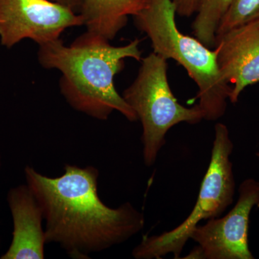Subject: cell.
I'll use <instances>...</instances> for the list:
<instances>
[{"mask_svg": "<svg viewBox=\"0 0 259 259\" xmlns=\"http://www.w3.org/2000/svg\"><path fill=\"white\" fill-rule=\"evenodd\" d=\"M25 175L44 212L47 244L56 243L71 258H90L144 229V213L132 204L111 208L102 202L95 167L66 164L62 175L51 178L28 166Z\"/></svg>", "mask_w": 259, "mask_h": 259, "instance_id": "cell-1", "label": "cell"}, {"mask_svg": "<svg viewBox=\"0 0 259 259\" xmlns=\"http://www.w3.org/2000/svg\"><path fill=\"white\" fill-rule=\"evenodd\" d=\"M105 37L87 31L66 47L61 39L39 46L38 61L46 69L61 73V95L70 106L100 120L114 111L131 122L138 120L134 110L116 90L114 79L125 66V59L141 61L139 39L114 47Z\"/></svg>", "mask_w": 259, "mask_h": 259, "instance_id": "cell-2", "label": "cell"}, {"mask_svg": "<svg viewBox=\"0 0 259 259\" xmlns=\"http://www.w3.org/2000/svg\"><path fill=\"white\" fill-rule=\"evenodd\" d=\"M176 14L171 0H148L146 8L134 16L135 22L149 37L153 52L176 61L197 85L196 99L204 120H217L226 113L231 87L221 75L216 51L182 33L177 28Z\"/></svg>", "mask_w": 259, "mask_h": 259, "instance_id": "cell-3", "label": "cell"}, {"mask_svg": "<svg viewBox=\"0 0 259 259\" xmlns=\"http://www.w3.org/2000/svg\"><path fill=\"white\" fill-rule=\"evenodd\" d=\"M167 69L166 59L154 52L149 54L142 59L137 77L122 95L142 124L143 157L147 166L156 163L172 127L182 122L195 125L204 120L198 104L187 107L178 102L168 83Z\"/></svg>", "mask_w": 259, "mask_h": 259, "instance_id": "cell-4", "label": "cell"}, {"mask_svg": "<svg viewBox=\"0 0 259 259\" xmlns=\"http://www.w3.org/2000/svg\"><path fill=\"white\" fill-rule=\"evenodd\" d=\"M233 147L228 127L223 123L216 124L210 161L192 212L171 231L145 236L133 250L134 258L158 259L167 254L180 258L192 230L199 223L223 215L233 204L236 190L231 161Z\"/></svg>", "mask_w": 259, "mask_h": 259, "instance_id": "cell-5", "label": "cell"}, {"mask_svg": "<svg viewBox=\"0 0 259 259\" xmlns=\"http://www.w3.org/2000/svg\"><path fill=\"white\" fill-rule=\"evenodd\" d=\"M83 25L79 13L52 0H0V40L8 49L25 38L44 45Z\"/></svg>", "mask_w": 259, "mask_h": 259, "instance_id": "cell-6", "label": "cell"}, {"mask_svg": "<svg viewBox=\"0 0 259 259\" xmlns=\"http://www.w3.org/2000/svg\"><path fill=\"white\" fill-rule=\"evenodd\" d=\"M238 201L223 217L209 220L192 230L202 259H253L248 246L250 214L259 207V182L249 178L238 189Z\"/></svg>", "mask_w": 259, "mask_h": 259, "instance_id": "cell-7", "label": "cell"}, {"mask_svg": "<svg viewBox=\"0 0 259 259\" xmlns=\"http://www.w3.org/2000/svg\"><path fill=\"white\" fill-rule=\"evenodd\" d=\"M218 67L232 91L229 100L238 102L247 87L259 82V18L216 37Z\"/></svg>", "mask_w": 259, "mask_h": 259, "instance_id": "cell-8", "label": "cell"}, {"mask_svg": "<svg viewBox=\"0 0 259 259\" xmlns=\"http://www.w3.org/2000/svg\"><path fill=\"white\" fill-rule=\"evenodd\" d=\"M8 203L13 216V241L3 259L45 258V231L44 212L28 185L10 190Z\"/></svg>", "mask_w": 259, "mask_h": 259, "instance_id": "cell-9", "label": "cell"}, {"mask_svg": "<svg viewBox=\"0 0 259 259\" xmlns=\"http://www.w3.org/2000/svg\"><path fill=\"white\" fill-rule=\"evenodd\" d=\"M148 0H82L79 14L88 31L108 40L125 28L130 16H136Z\"/></svg>", "mask_w": 259, "mask_h": 259, "instance_id": "cell-10", "label": "cell"}, {"mask_svg": "<svg viewBox=\"0 0 259 259\" xmlns=\"http://www.w3.org/2000/svg\"><path fill=\"white\" fill-rule=\"evenodd\" d=\"M232 0H202L192 23L194 37L208 48L214 47L218 25Z\"/></svg>", "mask_w": 259, "mask_h": 259, "instance_id": "cell-11", "label": "cell"}, {"mask_svg": "<svg viewBox=\"0 0 259 259\" xmlns=\"http://www.w3.org/2000/svg\"><path fill=\"white\" fill-rule=\"evenodd\" d=\"M259 18V0H232L218 25V35Z\"/></svg>", "mask_w": 259, "mask_h": 259, "instance_id": "cell-12", "label": "cell"}, {"mask_svg": "<svg viewBox=\"0 0 259 259\" xmlns=\"http://www.w3.org/2000/svg\"><path fill=\"white\" fill-rule=\"evenodd\" d=\"M177 14L182 17H191L197 14L202 0H171Z\"/></svg>", "mask_w": 259, "mask_h": 259, "instance_id": "cell-13", "label": "cell"}, {"mask_svg": "<svg viewBox=\"0 0 259 259\" xmlns=\"http://www.w3.org/2000/svg\"><path fill=\"white\" fill-rule=\"evenodd\" d=\"M52 1L68 7L78 13H79L81 3H82V0H52Z\"/></svg>", "mask_w": 259, "mask_h": 259, "instance_id": "cell-14", "label": "cell"}, {"mask_svg": "<svg viewBox=\"0 0 259 259\" xmlns=\"http://www.w3.org/2000/svg\"><path fill=\"white\" fill-rule=\"evenodd\" d=\"M256 156L259 158V152L256 153Z\"/></svg>", "mask_w": 259, "mask_h": 259, "instance_id": "cell-15", "label": "cell"}, {"mask_svg": "<svg viewBox=\"0 0 259 259\" xmlns=\"http://www.w3.org/2000/svg\"><path fill=\"white\" fill-rule=\"evenodd\" d=\"M0 167H1V157H0Z\"/></svg>", "mask_w": 259, "mask_h": 259, "instance_id": "cell-16", "label": "cell"}]
</instances>
